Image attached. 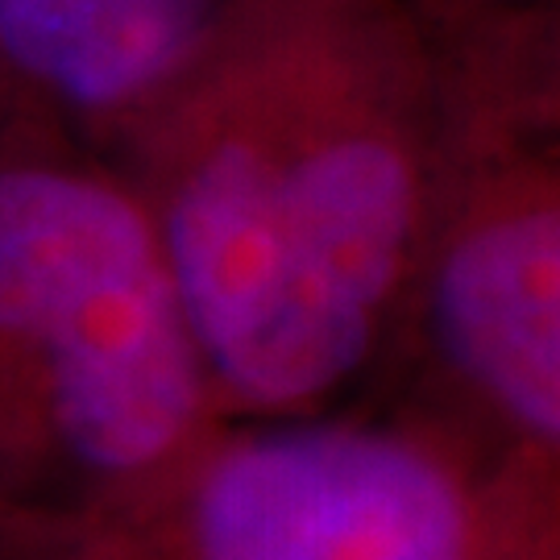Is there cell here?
Returning <instances> with one entry per match:
<instances>
[{
  "label": "cell",
  "mask_w": 560,
  "mask_h": 560,
  "mask_svg": "<svg viewBox=\"0 0 560 560\" xmlns=\"http://www.w3.org/2000/svg\"><path fill=\"white\" fill-rule=\"evenodd\" d=\"M436 46L399 0H233L125 133L212 399L320 402L370 358L428 221Z\"/></svg>",
  "instance_id": "1"
},
{
  "label": "cell",
  "mask_w": 560,
  "mask_h": 560,
  "mask_svg": "<svg viewBox=\"0 0 560 560\" xmlns=\"http://www.w3.org/2000/svg\"><path fill=\"white\" fill-rule=\"evenodd\" d=\"M212 382L145 203L0 162V511L117 515L208 436Z\"/></svg>",
  "instance_id": "2"
},
{
  "label": "cell",
  "mask_w": 560,
  "mask_h": 560,
  "mask_svg": "<svg viewBox=\"0 0 560 560\" xmlns=\"http://www.w3.org/2000/svg\"><path fill=\"white\" fill-rule=\"evenodd\" d=\"M179 502L145 560H481L469 486L416 436L287 423L203 441L166 478Z\"/></svg>",
  "instance_id": "3"
},
{
  "label": "cell",
  "mask_w": 560,
  "mask_h": 560,
  "mask_svg": "<svg viewBox=\"0 0 560 560\" xmlns=\"http://www.w3.org/2000/svg\"><path fill=\"white\" fill-rule=\"evenodd\" d=\"M444 358L536 448L560 441V212L552 183H499L460 217L432 270Z\"/></svg>",
  "instance_id": "4"
},
{
  "label": "cell",
  "mask_w": 560,
  "mask_h": 560,
  "mask_svg": "<svg viewBox=\"0 0 560 560\" xmlns=\"http://www.w3.org/2000/svg\"><path fill=\"white\" fill-rule=\"evenodd\" d=\"M233 0H0V71L62 113L129 129L221 30Z\"/></svg>",
  "instance_id": "5"
},
{
  "label": "cell",
  "mask_w": 560,
  "mask_h": 560,
  "mask_svg": "<svg viewBox=\"0 0 560 560\" xmlns=\"http://www.w3.org/2000/svg\"><path fill=\"white\" fill-rule=\"evenodd\" d=\"M0 80H4V71H0Z\"/></svg>",
  "instance_id": "6"
}]
</instances>
